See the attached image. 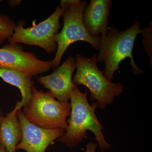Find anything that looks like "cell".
<instances>
[{
	"mask_svg": "<svg viewBox=\"0 0 152 152\" xmlns=\"http://www.w3.org/2000/svg\"><path fill=\"white\" fill-rule=\"evenodd\" d=\"M88 90L84 93L80 91L77 85L75 86L70 95V117L68 120L67 129L64 135L58 139L69 148L77 146L86 137L87 131L94 134L102 151L110 149L112 145L106 142L102 130L104 129L95 113L97 108L96 102L90 105L87 99Z\"/></svg>",
	"mask_w": 152,
	"mask_h": 152,
	"instance_id": "6da1fadb",
	"label": "cell"
},
{
	"mask_svg": "<svg viewBox=\"0 0 152 152\" xmlns=\"http://www.w3.org/2000/svg\"><path fill=\"white\" fill-rule=\"evenodd\" d=\"M141 29L140 23L137 21L122 31L117 28H110L105 38L101 39L97 61L104 64V76L110 81H112L115 72L119 69L120 63L127 58L130 59V65L133 73L144 75V72L136 65L132 55L135 40Z\"/></svg>",
	"mask_w": 152,
	"mask_h": 152,
	"instance_id": "7a4b0ae2",
	"label": "cell"
},
{
	"mask_svg": "<svg viewBox=\"0 0 152 152\" xmlns=\"http://www.w3.org/2000/svg\"><path fill=\"white\" fill-rule=\"evenodd\" d=\"M75 60L77 72L73 78L74 83L89 90L90 98L96 101L97 108L104 110L113 104L115 97L124 91L122 84L113 83L106 78L98 67L96 55L90 58L78 55Z\"/></svg>",
	"mask_w": 152,
	"mask_h": 152,
	"instance_id": "3957f363",
	"label": "cell"
},
{
	"mask_svg": "<svg viewBox=\"0 0 152 152\" xmlns=\"http://www.w3.org/2000/svg\"><path fill=\"white\" fill-rule=\"evenodd\" d=\"M71 104L56 100L50 91L45 93L34 87L31 102L24 106L23 112L27 120L37 126L47 129H68L66 118L70 115Z\"/></svg>",
	"mask_w": 152,
	"mask_h": 152,
	"instance_id": "277c9868",
	"label": "cell"
},
{
	"mask_svg": "<svg viewBox=\"0 0 152 152\" xmlns=\"http://www.w3.org/2000/svg\"><path fill=\"white\" fill-rule=\"evenodd\" d=\"M88 4V1L77 0L73 4H66V7L62 15L64 22L62 30L55 36L57 49L54 58L51 61L53 69L59 66L67 49L72 44L77 41L86 42L95 50H99L101 37H94L90 36L82 20L83 12Z\"/></svg>",
	"mask_w": 152,
	"mask_h": 152,
	"instance_id": "5b68a950",
	"label": "cell"
},
{
	"mask_svg": "<svg viewBox=\"0 0 152 152\" xmlns=\"http://www.w3.org/2000/svg\"><path fill=\"white\" fill-rule=\"evenodd\" d=\"M60 5L45 20L32 27H24L26 22L20 20L16 25L12 36L8 40L9 43H23L43 49L48 53H54L57 44L55 36L61 28L60 19L66 7Z\"/></svg>",
	"mask_w": 152,
	"mask_h": 152,
	"instance_id": "8992f818",
	"label": "cell"
},
{
	"mask_svg": "<svg viewBox=\"0 0 152 152\" xmlns=\"http://www.w3.org/2000/svg\"><path fill=\"white\" fill-rule=\"evenodd\" d=\"M0 68L12 69L25 75L37 76L52 69L51 61L40 60L35 54L24 50L18 43H9L0 48Z\"/></svg>",
	"mask_w": 152,
	"mask_h": 152,
	"instance_id": "52a82bcc",
	"label": "cell"
},
{
	"mask_svg": "<svg viewBox=\"0 0 152 152\" xmlns=\"http://www.w3.org/2000/svg\"><path fill=\"white\" fill-rule=\"evenodd\" d=\"M17 115L21 125L22 138L16 147V151L23 150L26 152H45L54 141L64 135L62 129H47L37 126L27 120L23 111L17 112Z\"/></svg>",
	"mask_w": 152,
	"mask_h": 152,
	"instance_id": "ba28073f",
	"label": "cell"
},
{
	"mask_svg": "<svg viewBox=\"0 0 152 152\" xmlns=\"http://www.w3.org/2000/svg\"><path fill=\"white\" fill-rule=\"evenodd\" d=\"M76 69L75 60L69 56L51 74L38 78L37 81L48 89L57 100L61 103H68L75 83L72 76Z\"/></svg>",
	"mask_w": 152,
	"mask_h": 152,
	"instance_id": "9c48e42d",
	"label": "cell"
},
{
	"mask_svg": "<svg viewBox=\"0 0 152 152\" xmlns=\"http://www.w3.org/2000/svg\"><path fill=\"white\" fill-rule=\"evenodd\" d=\"M111 6L110 0L90 1L82 15L83 23L90 36L96 37L101 34V39L105 38Z\"/></svg>",
	"mask_w": 152,
	"mask_h": 152,
	"instance_id": "30bf717a",
	"label": "cell"
},
{
	"mask_svg": "<svg viewBox=\"0 0 152 152\" xmlns=\"http://www.w3.org/2000/svg\"><path fill=\"white\" fill-rule=\"evenodd\" d=\"M0 77L4 81L18 88L20 92L21 100L17 102L15 109L12 111L14 114H17V112L30 103L32 99L33 88L34 87L32 77L25 75L9 68H0Z\"/></svg>",
	"mask_w": 152,
	"mask_h": 152,
	"instance_id": "8fae6325",
	"label": "cell"
},
{
	"mask_svg": "<svg viewBox=\"0 0 152 152\" xmlns=\"http://www.w3.org/2000/svg\"><path fill=\"white\" fill-rule=\"evenodd\" d=\"M22 134L21 125L17 114L11 112L4 116L0 113V145L8 152H16Z\"/></svg>",
	"mask_w": 152,
	"mask_h": 152,
	"instance_id": "7c38bea8",
	"label": "cell"
},
{
	"mask_svg": "<svg viewBox=\"0 0 152 152\" xmlns=\"http://www.w3.org/2000/svg\"><path fill=\"white\" fill-rule=\"evenodd\" d=\"M16 26V24L12 19L0 14V45L12 37Z\"/></svg>",
	"mask_w": 152,
	"mask_h": 152,
	"instance_id": "4fadbf2b",
	"label": "cell"
},
{
	"mask_svg": "<svg viewBox=\"0 0 152 152\" xmlns=\"http://www.w3.org/2000/svg\"><path fill=\"white\" fill-rule=\"evenodd\" d=\"M142 36V46L144 50L149 57L151 66H152V23L150 22L149 26L141 29Z\"/></svg>",
	"mask_w": 152,
	"mask_h": 152,
	"instance_id": "5bb4252c",
	"label": "cell"
},
{
	"mask_svg": "<svg viewBox=\"0 0 152 152\" xmlns=\"http://www.w3.org/2000/svg\"><path fill=\"white\" fill-rule=\"evenodd\" d=\"M97 144L94 142L88 143L86 147L85 152H96Z\"/></svg>",
	"mask_w": 152,
	"mask_h": 152,
	"instance_id": "9a60e30c",
	"label": "cell"
},
{
	"mask_svg": "<svg viewBox=\"0 0 152 152\" xmlns=\"http://www.w3.org/2000/svg\"><path fill=\"white\" fill-rule=\"evenodd\" d=\"M21 0H10L8 1L9 5L10 7H15L19 6L21 3Z\"/></svg>",
	"mask_w": 152,
	"mask_h": 152,
	"instance_id": "2e32d148",
	"label": "cell"
},
{
	"mask_svg": "<svg viewBox=\"0 0 152 152\" xmlns=\"http://www.w3.org/2000/svg\"><path fill=\"white\" fill-rule=\"evenodd\" d=\"M0 152H8L6 149L4 147H3L2 145H0Z\"/></svg>",
	"mask_w": 152,
	"mask_h": 152,
	"instance_id": "e0dca14e",
	"label": "cell"
},
{
	"mask_svg": "<svg viewBox=\"0 0 152 152\" xmlns=\"http://www.w3.org/2000/svg\"><path fill=\"white\" fill-rule=\"evenodd\" d=\"M2 1H1V0H0V3Z\"/></svg>",
	"mask_w": 152,
	"mask_h": 152,
	"instance_id": "ac0fdd59",
	"label": "cell"
}]
</instances>
